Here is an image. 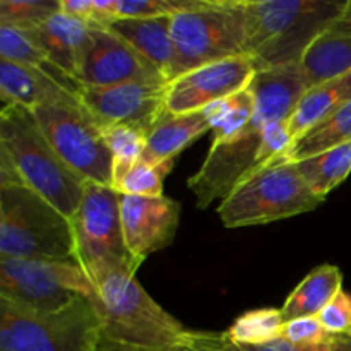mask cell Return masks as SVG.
<instances>
[{
  "instance_id": "cell-1",
  "label": "cell",
  "mask_w": 351,
  "mask_h": 351,
  "mask_svg": "<svg viewBox=\"0 0 351 351\" xmlns=\"http://www.w3.org/2000/svg\"><path fill=\"white\" fill-rule=\"evenodd\" d=\"M256 110L249 125L228 143L211 144L204 163L189 178L199 209L221 202L240 182L259 168L264 130L269 123L288 122L308 84L302 64L259 71L249 84Z\"/></svg>"
},
{
  "instance_id": "cell-2",
  "label": "cell",
  "mask_w": 351,
  "mask_h": 351,
  "mask_svg": "<svg viewBox=\"0 0 351 351\" xmlns=\"http://www.w3.org/2000/svg\"><path fill=\"white\" fill-rule=\"evenodd\" d=\"M96 351H175L185 328L146 293L136 273L112 269L93 281Z\"/></svg>"
},
{
  "instance_id": "cell-3",
  "label": "cell",
  "mask_w": 351,
  "mask_h": 351,
  "mask_svg": "<svg viewBox=\"0 0 351 351\" xmlns=\"http://www.w3.org/2000/svg\"><path fill=\"white\" fill-rule=\"evenodd\" d=\"M0 184L26 185L69 219L86 191V182L55 153L33 112L23 106L0 112Z\"/></svg>"
},
{
  "instance_id": "cell-4",
  "label": "cell",
  "mask_w": 351,
  "mask_h": 351,
  "mask_svg": "<svg viewBox=\"0 0 351 351\" xmlns=\"http://www.w3.org/2000/svg\"><path fill=\"white\" fill-rule=\"evenodd\" d=\"M348 0H243L245 55L256 71L302 64L308 48L346 9Z\"/></svg>"
},
{
  "instance_id": "cell-5",
  "label": "cell",
  "mask_w": 351,
  "mask_h": 351,
  "mask_svg": "<svg viewBox=\"0 0 351 351\" xmlns=\"http://www.w3.org/2000/svg\"><path fill=\"white\" fill-rule=\"evenodd\" d=\"M0 259L75 261L71 219L23 184H0Z\"/></svg>"
},
{
  "instance_id": "cell-6",
  "label": "cell",
  "mask_w": 351,
  "mask_h": 351,
  "mask_svg": "<svg viewBox=\"0 0 351 351\" xmlns=\"http://www.w3.org/2000/svg\"><path fill=\"white\" fill-rule=\"evenodd\" d=\"M322 202L295 163L278 158L243 178L219 202L218 216L226 228H242L304 215Z\"/></svg>"
},
{
  "instance_id": "cell-7",
  "label": "cell",
  "mask_w": 351,
  "mask_h": 351,
  "mask_svg": "<svg viewBox=\"0 0 351 351\" xmlns=\"http://www.w3.org/2000/svg\"><path fill=\"white\" fill-rule=\"evenodd\" d=\"M171 36L175 60L170 81L192 69L245 55L243 0H206L197 9L175 14Z\"/></svg>"
},
{
  "instance_id": "cell-8",
  "label": "cell",
  "mask_w": 351,
  "mask_h": 351,
  "mask_svg": "<svg viewBox=\"0 0 351 351\" xmlns=\"http://www.w3.org/2000/svg\"><path fill=\"white\" fill-rule=\"evenodd\" d=\"M98 317L88 298L51 314L0 300V351H96Z\"/></svg>"
},
{
  "instance_id": "cell-9",
  "label": "cell",
  "mask_w": 351,
  "mask_h": 351,
  "mask_svg": "<svg viewBox=\"0 0 351 351\" xmlns=\"http://www.w3.org/2000/svg\"><path fill=\"white\" fill-rule=\"evenodd\" d=\"M71 225L75 263L91 283L112 269L137 273L141 264L127 250L120 221V194L115 189L86 182L84 197Z\"/></svg>"
},
{
  "instance_id": "cell-10",
  "label": "cell",
  "mask_w": 351,
  "mask_h": 351,
  "mask_svg": "<svg viewBox=\"0 0 351 351\" xmlns=\"http://www.w3.org/2000/svg\"><path fill=\"white\" fill-rule=\"evenodd\" d=\"M55 153L84 182L112 187L113 160L103 129L81 98L31 110Z\"/></svg>"
},
{
  "instance_id": "cell-11",
  "label": "cell",
  "mask_w": 351,
  "mask_h": 351,
  "mask_svg": "<svg viewBox=\"0 0 351 351\" xmlns=\"http://www.w3.org/2000/svg\"><path fill=\"white\" fill-rule=\"evenodd\" d=\"M95 287L75 261L0 259V300L38 314L58 312Z\"/></svg>"
},
{
  "instance_id": "cell-12",
  "label": "cell",
  "mask_w": 351,
  "mask_h": 351,
  "mask_svg": "<svg viewBox=\"0 0 351 351\" xmlns=\"http://www.w3.org/2000/svg\"><path fill=\"white\" fill-rule=\"evenodd\" d=\"M79 98L101 129L129 125L147 134L167 113V82L82 86Z\"/></svg>"
},
{
  "instance_id": "cell-13",
  "label": "cell",
  "mask_w": 351,
  "mask_h": 351,
  "mask_svg": "<svg viewBox=\"0 0 351 351\" xmlns=\"http://www.w3.org/2000/svg\"><path fill=\"white\" fill-rule=\"evenodd\" d=\"M256 72L247 55L184 72L167 82V112L173 115L201 112L213 103L245 89Z\"/></svg>"
},
{
  "instance_id": "cell-14",
  "label": "cell",
  "mask_w": 351,
  "mask_h": 351,
  "mask_svg": "<svg viewBox=\"0 0 351 351\" xmlns=\"http://www.w3.org/2000/svg\"><path fill=\"white\" fill-rule=\"evenodd\" d=\"M77 81L82 86L96 88L127 82H167L143 55L103 26L91 27V40Z\"/></svg>"
},
{
  "instance_id": "cell-15",
  "label": "cell",
  "mask_w": 351,
  "mask_h": 351,
  "mask_svg": "<svg viewBox=\"0 0 351 351\" xmlns=\"http://www.w3.org/2000/svg\"><path fill=\"white\" fill-rule=\"evenodd\" d=\"M180 204L167 197L120 194V221L127 250L139 264L173 242L180 225Z\"/></svg>"
},
{
  "instance_id": "cell-16",
  "label": "cell",
  "mask_w": 351,
  "mask_h": 351,
  "mask_svg": "<svg viewBox=\"0 0 351 351\" xmlns=\"http://www.w3.org/2000/svg\"><path fill=\"white\" fill-rule=\"evenodd\" d=\"M91 24L74 19L64 12H57L31 29H23L40 45L55 65L77 81L89 40Z\"/></svg>"
},
{
  "instance_id": "cell-17",
  "label": "cell",
  "mask_w": 351,
  "mask_h": 351,
  "mask_svg": "<svg viewBox=\"0 0 351 351\" xmlns=\"http://www.w3.org/2000/svg\"><path fill=\"white\" fill-rule=\"evenodd\" d=\"M0 98L2 108L23 106L34 110L50 103L77 99L79 95L36 69L0 58Z\"/></svg>"
},
{
  "instance_id": "cell-18",
  "label": "cell",
  "mask_w": 351,
  "mask_h": 351,
  "mask_svg": "<svg viewBox=\"0 0 351 351\" xmlns=\"http://www.w3.org/2000/svg\"><path fill=\"white\" fill-rule=\"evenodd\" d=\"M171 17L173 16L146 17V19H113L112 23L103 27L127 41L168 82L175 60Z\"/></svg>"
},
{
  "instance_id": "cell-19",
  "label": "cell",
  "mask_w": 351,
  "mask_h": 351,
  "mask_svg": "<svg viewBox=\"0 0 351 351\" xmlns=\"http://www.w3.org/2000/svg\"><path fill=\"white\" fill-rule=\"evenodd\" d=\"M211 130L206 110L192 113H165L146 134V149L143 160L151 165L173 161L189 144L197 141L202 134Z\"/></svg>"
},
{
  "instance_id": "cell-20",
  "label": "cell",
  "mask_w": 351,
  "mask_h": 351,
  "mask_svg": "<svg viewBox=\"0 0 351 351\" xmlns=\"http://www.w3.org/2000/svg\"><path fill=\"white\" fill-rule=\"evenodd\" d=\"M343 290V274L339 267L324 264L307 274L287 297L281 314L285 321L317 317L326 305Z\"/></svg>"
},
{
  "instance_id": "cell-21",
  "label": "cell",
  "mask_w": 351,
  "mask_h": 351,
  "mask_svg": "<svg viewBox=\"0 0 351 351\" xmlns=\"http://www.w3.org/2000/svg\"><path fill=\"white\" fill-rule=\"evenodd\" d=\"M350 101L351 74L308 88L295 108L293 115L288 120V129H290L293 143L319 122L348 105Z\"/></svg>"
},
{
  "instance_id": "cell-22",
  "label": "cell",
  "mask_w": 351,
  "mask_h": 351,
  "mask_svg": "<svg viewBox=\"0 0 351 351\" xmlns=\"http://www.w3.org/2000/svg\"><path fill=\"white\" fill-rule=\"evenodd\" d=\"M308 88L351 74V34L324 33L302 58Z\"/></svg>"
},
{
  "instance_id": "cell-23",
  "label": "cell",
  "mask_w": 351,
  "mask_h": 351,
  "mask_svg": "<svg viewBox=\"0 0 351 351\" xmlns=\"http://www.w3.org/2000/svg\"><path fill=\"white\" fill-rule=\"evenodd\" d=\"M0 58L36 69L71 89L75 95H81V82L55 65L26 31L12 26H0Z\"/></svg>"
},
{
  "instance_id": "cell-24",
  "label": "cell",
  "mask_w": 351,
  "mask_h": 351,
  "mask_svg": "<svg viewBox=\"0 0 351 351\" xmlns=\"http://www.w3.org/2000/svg\"><path fill=\"white\" fill-rule=\"evenodd\" d=\"M351 143V101L298 137L281 158L297 163Z\"/></svg>"
},
{
  "instance_id": "cell-25",
  "label": "cell",
  "mask_w": 351,
  "mask_h": 351,
  "mask_svg": "<svg viewBox=\"0 0 351 351\" xmlns=\"http://www.w3.org/2000/svg\"><path fill=\"white\" fill-rule=\"evenodd\" d=\"M308 187L319 197L326 199L351 173V143L319 153L295 163Z\"/></svg>"
},
{
  "instance_id": "cell-26",
  "label": "cell",
  "mask_w": 351,
  "mask_h": 351,
  "mask_svg": "<svg viewBox=\"0 0 351 351\" xmlns=\"http://www.w3.org/2000/svg\"><path fill=\"white\" fill-rule=\"evenodd\" d=\"M213 130V144L228 143L245 130L256 110V99L247 86L242 91L204 108Z\"/></svg>"
},
{
  "instance_id": "cell-27",
  "label": "cell",
  "mask_w": 351,
  "mask_h": 351,
  "mask_svg": "<svg viewBox=\"0 0 351 351\" xmlns=\"http://www.w3.org/2000/svg\"><path fill=\"white\" fill-rule=\"evenodd\" d=\"M285 326L281 308H257L240 315L226 335L240 345H266L283 338Z\"/></svg>"
},
{
  "instance_id": "cell-28",
  "label": "cell",
  "mask_w": 351,
  "mask_h": 351,
  "mask_svg": "<svg viewBox=\"0 0 351 351\" xmlns=\"http://www.w3.org/2000/svg\"><path fill=\"white\" fill-rule=\"evenodd\" d=\"M106 146L112 153L113 171L112 189L134 165L143 160L146 149V132L129 125H115L103 129Z\"/></svg>"
},
{
  "instance_id": "cell-29",
  "label": "cell",
  "mask_w": 351,
  "mask_h": 351,
  "mask_svg": "<svg viewBox=\"0 0 351 351\" xmlns=\"http://www.w3.org/2000/svg\"><path fill=\"white\" fill-rule=\"evenodd\" d=\"M178 350L182 351H308V348L291 345L288 339L278 338L266 345H240L225 332L189 331L185 329Z\"/></svg>"
},
{
  "instance_id": "cell-30",
  "label": "cell",
  "mask_w": 351,
  "mask_h": 351,
  "mask_svg": "<svg viewBox=\"0 0 351 351\" xmlns=\"http://www.w3.org/2000/svg\"><path fill=\"white\" fill-rule=\"evenodd\" d=\"M173 161L151 165L139 160L115 185L119 194L137 197H163V178L170 173Z\"/></svg>"
},
{
  "instance_id": "cell-31",
  "label": "cell",
  "mask_w": 351,
  "mask_h": 351,
  "mask_svg": "<svg viewBox=\"0 0 351 351\" xmlns=\"http://www.w3.org/2000/svg\"><path fill=\"white\" fill-rule=\"evenodd\" d=\"M60 12V0H0V26L31 29Z\"/></svg>"
},
{
  "instance_id": "cell-32",
  "label": "cell",
  "mask_w": 351,
  "mask_h": 351,
  "mask_svg": "<svg viewBox=\"0 0 351 351\" xmlns=\"http://www.w3.org/2000/svg\"><path fill=\"white\" fill-rule=\"evenodd\" d=\"M206 0H117V19L175 16L197 9Z\"/></svg>"
},
{
  "instance_id": "cell-33",
  "label": "cell",
  "mask_w": 351,
  "mask_h": 351,
  "mask_svg": "<svg viewBox=\"0 0 351 351\" xmlns=\"http://www.w3.org/2000/svg\"><path fill=\"white\" fill-rule=\"evenodd\" d=\"M283 338L300 348H312V346L324 345L331 335L326 331L319 317H304L287 322Z\"/></svg>"
},
{
  "instance_id": "cell-34",
  "label": "cell",
  "mask_w": 351,
  "mask_h": 351,
  "mask_svg": "<svg viewBox=\"0 0 351 351\" xmlns=\"http://www.w3.org/2000/svg\"><path fill=\"white\" fill-rule=\"evenodd\" d=\"M329 335H351V293L341 290L317 315Z\"/></svg>"
},
{
  "instance_id": "cell-35",
  "label": "cell",
  "mask_w": 351,
  "mask_h": 351,
  "mask_svg": "<svg viewBox=\"0 0 351 351\" xmlns=\"http://www.w3.org/2000/svg\"><path fill=\"white\" fill-rule=\"evenodd\" d=\"M95 0H60V12L91 24Z\"/></svg>"
},
{
  "instance_id": "cell-36",
  "label": "cell",
  "mask_w": 351,
  "mask_h": 351,
  "mask_svg": "<svg viewBox=\"0 0 351 351\" xmlns=\"http://www.w3.org/2000/svg\"><path fill=\"white\" fill-rule=\"evenodd\" d=\"M326 33H332V34H351V0H348L346 3L345 12L339 16V19L329 27Z\"/></svg>"
},
{
  "instance_id": "cell-37",
  "label": "cell",
  "mask_w": 351,
  "mask_h": 351,
  "mask_svg": "<svg viewBox=\"0 0 351 351\" xmlns=\"http://www.w3.org/2000/svg\"><path fill=\"white\" fill-rule=\"evenodd\" d=\"M175 351H182V350H175Z\"/></svg>"
}]
</instances>
